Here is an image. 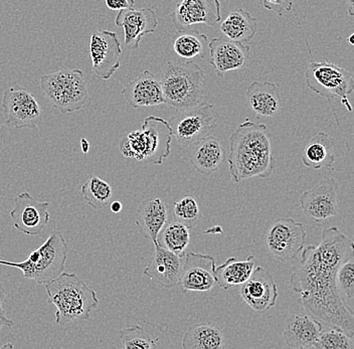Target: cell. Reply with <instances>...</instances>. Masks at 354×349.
Returning a JSON list of instances; mask_svg holds the SVG:
<instances>
[{
  "mask_svg": "<svg viewBox=\"0 0 354 349\" xmlns=\"http://www.w3.org/2000/svg\"><path fill=\"white\" fill-rule=\"evenodd\" d=\"M300 262L290 277L292 291L299 294L306 314L323 328H337L354 337V312L336 287L338 267L354 254L353 242L338 227H327L318 246L302 249Z\"/></svg>",
  "mask_w": 354,
  "mask_h": 349,
  "instance_id": "1",
  "label": "cell"
},
{
  "mask_svg": "<svg viewBox=\"0 0 354 349\" xmlns=\"http://www.w3.org/2000/svg\"><path fill=\"white\" fill-rule=\"evenodd\" d=\"M230 174L236 183L249 178H267L275 169L272 133L265 124L245 120L230 137Z\"/></svg>",
  "mask_w": 354,
  "mask_h": 349,
  "instance_id": "2",
  "label": "cell"
},
{
  "mask_svg": "<svg viewBox=\"0 0 354 349\" xmlns=\"http://www.w3.org/2000/svg\"><path fill=\"white\" fill-rule=\"evenodd\" d=\"M44 286L48 303L57 308L55 321L57 326L87 320L98 306L96 292L76 274L64 271Z\"/></svg>",
  "mask_w": 354,
  "mask_h": 349,
  "instance_id": "3",
  "label": "cell"
},
{
  "mask_svg": "<svg viewBox=\"0 0 354 349\" xmlns=\"http://www.w3.org/2000/svg\"><path fill=\"white\" fill-rule=\"evenodd\" d=\"M172 137L168 121L160 117L148 116L140 130L132 131L122 141L120 150L124 158L161 165L171 154Z\"/></svg>",
  "mask_w": 354,
  "mask_h": 349,
  "instance_id": "4",
  "label": "cell"
},
{
  "mask_svg": "<svg viewBox=\"0 0 354 349\" xmlns=\"http://www.w3.org/2000/svg\"><path fill=\"white\" fill-rule=\"evenodd\" d=\"M159 81L166 103L179 112L192 109L203 100L205 72L194 62H168Z\"/></svg>",
  "mask_w": 354,
  "mask_h": 349,
  "instance_id": "5",
  "label": "cell"
},
{
  "mask_svg": "<svg viewBox=\"0 0 354 349\" xmlns=\"http://www.w3.org/2000/svg\"><path fill=\"white\" fill-rule=\"evenodd\" d=\"M68 254V246L63 234L55 229L39 249L30 253L28 259L21 262L0 260V265L19 269L26 279L46 285L65 271Z\"/></svg>",
  "mask_w": 354,
  "mask_h": 349,
  "instance_id": "6",
  "label": "cell"
},
{
  "mask_svg": "<svg viewBox=\"0 0 354 349\" xmlns=\"http://www.w3.org/2000/svg\"><path fill=\"white\" fill-rule=\"evenodd\" d=\"M41 88L62 114L77 111L88 98L87 79L77 68H63L44 75Z\"/></svg>",
  "mask_w": 354,
  "mask_h": 349,
  "instance_id": "7",
  "label": "cell"
},
{
  "mask_svg": "<svg viewBox=\"0 0 354 349\" xmlns=\"http://www.w3.org/2000/svg\"><path fill=\"white\" fill-rule=\"evenodd\" d=\"M307 87L327 100L340 99L351 111L348 95L353 92V74L329 62H311L305 72Z\"/></svg>",
  "mask_w": 354,
  "mask_h": 349,
  "instance_id": "8",
  "label": "cell"
},
{
  "mask_svg": "<svg viewBox=\"0 0 354 349\" xmlns=\"http://www.w3.org/2000/svg\"><path fill=\"white\" fill-rule=\"evenodd\" d=\"M220 114L216 106L207 102H201L192 109L179 113L169 119L172 135L183 148L192 147L201 139L212 135L218 127Z\"/></svg>",
  "mask_w": 354,
  "mask_h": 349,
  "instance_id": "9",
  "label": "cell"
},
{
  "mask_svg": "<svg viewBox=\"0 0 354 349\" xmlns=\"http://www.w3.org/2000/svg\"><path fill=\"white\" fill-rule=\"evenodd\" d=\"M307 233L302 223L292 218H279L266 233V245L274 258L290 262L297 258L306 244Z\"/></svg>",
  "mask_w": 354,
  "mask_h": 349,
  "instance_id": "10",
  "label": "cell"
},
{
  "mask_svg": "<svg viewBox=\"0 0 354 349\" xmlns=\"http://www.w3.org/2000/svg\"><path fill=\"white\" fill-rule=\"evenodd\" d=\"M6 124L17 129L37 128L43 122L41 106L32 93L19 86L4 91L1 102Z\"/></svg>",
  "mask_w": 354,
  "mask_h": 349,
  "instance_id": "11",
  "label": "cell"
},
{
  "mask_svg": "<svg viewBox=\"0 0 354 349\" xmlns=\"http://www.w3.org/2000/svg\"><path fill=\"white\" fill-rule=\"evenodd\" d=\"M338 189L339 185L334 178L318 181L317 185L303 192L299 198L303 213L314 222H323L337 216Z\"/></svg>",
  "mask_w": 354,
  "mask_h": 349,
  "instance_id": "12",
  "label": "cell"
},
{
  "mask_svg": "<svg viewBox=\"0 0 354 349\" xmlns=\"http://www.w3.org/2000/svg\"><path fill=\"white\" fill-rule=\"evenodd\" d=\"M13 202L15 207L10 211L13 227L30 237L41 234L50 223V203L39 202L28 191L19 194Z\"/></svg>",
  "mask_w": 354,
  "mask_h": 349,
  "instance_id": "13",
  "label": "cell"
},
{
  "mask_svg": "<svg viewBox=\"0 0 354 349\" xmlns=\"http://www.w3.org/2000/svg\"><path fill=\"white\" fill-rule=\"evenodd\" d=\"M216 259L199 253L185 254L178 287L181 292H207L218 285Z\"/></svg>",
  "mask_w": 354,
  "mask_h": 349,
  "instance_id": "14",
  "label": "cell"
},
{
  "mask_svg": "<svg viewBox=\"0 0 354 349\" xmlns=\"http://www.w3.org/2000/svg\"><path fill=\"white\" fill-rule=\"evenodd\" d=\"M122 48L118 37L109 30H99L90 39L93 70L103 79H109L120 68Z\"/></svg>",
  "mask_w": 354,
  "mask_h": 349,
  "instance_id": "15",
  "label": "cell"
},
{
  "mask_svg": "<svg viewBox=\"0 0 354 349\" xmlns=\"http://www.w3.org/2000/svg\"><path fill=\"white\" fill-rule=\"evenodd\" d=\"M171 19L177 32L189 30L194 24L216 26L221 19V3L218 0H181Z\"/></svg>",
  "mask_w": 354,
  "mask_h": 349,
  "instance_id": "16",
  "label": "cell"
},
{
  "mask_svg": "<svg viewBox=\"0 0 354 349\" xmlns=\"http://www.w3.org/2000/svg\"><path fill=\"white\" fill-rule=\"evenodd\" d=\"M241 296L253 310L266 312L275 306L278 289L269 272L263 267H254L249 279L241 287Z\"/></svg>",
  "mask_w": 354,
  "mask_h": 349,
  "instance_id": "17",
  "label": "cell"
},
{
  "mask_svg": "<svg viewBox=\"0 0 354 349\" xmlns=\"http://www.w3.org/2000/svg\"><path fill=\"white\" fill-rule=\"evenodd\" d=\"M185 257H179L158 243H154V252L144 269V276L163 288H172L178 284Z\"/></svg>",
  "mask_w": 354,
  "mask_h": 349,
  "instance_id": "18",
  "label": "cell"
},
{
  "mask_svg": "<svg viewBox=\"0 0 354 349\" xmlns=\"http://www.w3.org/2000/svg\"><path fill=\"white\" fill-rule=\"evenodd\" d=\"M115 23L123 28L125 45L131 50H137L144 35L155 32L158 19L153 8H127L119 12Z\"/></svg>",
  "mask_w": 354,
  "mask_h": 349,
  "instance_id": "19",
  "label": "cell"
},
{
  "mask_svg": "<svg viewBox=\"0 0 354 349\" xmlns=\"http://www.w3.org/2000/svg\"><path fill=\"white\" fill-rule=\"evenodd\" d=\"M209 64L220 76L247 65L251 48L227 37H216L209 43Z\"/></svg>",
  "mask_w": 354,
  "mask_h": 349,
  "instance_id": "20",
  "label": "cell"
},
{
  "mask_svg": "<svg viewBox=\"0 0 354 349\" xmlns=\"http://www.w3.org/2000/svg\"><path fill=\"white\" fill-rule=\"evenodd\" d=\"M122 95L134 109L166 104L160 81L148 70H144L128 84L122 90Z\"/></svg>",
  "mask_w": 354,
  "mask_h": 349,
  "instance_id": "21",
  "label": "cell"
},
{
  "mask_svg": "<svg viewBox=\"0 0 354 349\" xmlns=\"http://www.w3.org/2000/svg\"><path fill=\"white\" fill-rule=\"evenodd\" d=\"M168 211L160 198H148L140 203L135 214V225L143 238L157 243L159 233L167 225Z\"/></svg>",
  "mask_w": 354,
  "mask_h": 349,
  "instance_id": "22",
  "label": "cell"
},
{
  "mask_svg": "<svg viewBox=\"0 0 354 349\" xmlns=\"http://www.w3.org/2000/svg\"><path fill=\"white\" fill-rule=\"evenodd\" d=\"M323 327L308 314H292L287 318L283 337L289 348H311Z\"/></svg>",
  "mask_w": 354,
  "mask_h": 349,
  "instance_id": "23",
  "label": "cell"
},
{
  "mask_svg": "<svg viewBox=\"0 0 354 349\" xmlns=\"http://www.w3.org/2000/svg\"><path fill=\"white\" fill-rule=\"evenodd\" d=\"M189 152L192 167L201 174L218 170L225 159V149L216 137L209 135L192 144Z\"/></svg>",
  "mask_w": 354,
  "mask_h": 349,
  "instance_id": "24",
  "label": "cell"
},
{
  "mask_svg": "<svg viewBox=\"0 0 354 349\" xmlns=\"http://www.w3.org/2000/svg\"><path fill=\"white\" fill-rule=\"evenodd\" d=\"M247 100L259 116L274 117L281 109L280 90L271 82H253L248 87Z\"/></svg>",
  "mask_w": 354,
  "mask_h": 349,
  "instance_id": "25",
  "label": "cell"
},
{
  "mask_svg": "<svg viewBox=\"0 0 354 349\" xmlns=\"http://www.w3.org/2000/svg\"><path fill=\"white\" fill-rule=\"evenodd\" d=\"M302 162L305 167L315 170L331 167L335 162L334 139L325 132L312 137L303 151Z\"/></svg>",
  "mask_w": 354,
  "mask_h": 349,
  "instance_id": "26",
  "label": "cell"
},
{
  "mask_svg": "<svg viewBox=\"0 0 354 349\" xmlns=\"http://www.w3.org/2000/svg\"><path fill=\"white\" fill-rule=\"evenodd\" d=\"M221 32L232 41L250 43L258 32V21L251 13L239 8L230 12L221 23Z\"/></svg>",
  "mask_w": 354,
  "mask_h": 349,
  "instance_id": "27",
  "label": "cell"
},
{
  "mask_svg": "<svg viewBox=\"0 0 354 349\" xmlns=\"http://www.w3.org/2000/svg\"><path fill=\"white\" fill-rule=\"evenodd\" d=\"M256 267V260L253 255L245 260H238L232 257L223 265L216 267V277L218 286L223 290H229L234 286H239L249 279L252 272Z\"/></svg>",
  "mask_w": 354,
  "mask_h": 349,
  "instance_id": "28",
  "label": "cell"
},
{
  "mask_svg": "<svg viewBox=\"0 0 354 349\" xmlns=\"http://www.w3.org/2000/svg\"><path fill=\"white\" fill-rule=\"evenodd\" d=\"M225 346V337L220 328L209 323L188 327L183 339L185 349H221Z\"/></svg>",
  "mask_w": 354,
  "mask_h": 349,
  "instance_id": "29",
  "label": "cell"
},
{
  "mask_svg": "<svg viewBox=\"0 0 354 349\" xmlns=\"http://www.w3.org/2000/svg\"><path fill=\"white\" fill-rule=\"evenodd\" d=\"M209 39L207 35L194 30L178 32L174 41V50L181 59H194L207 57L209 52Z\"/></svg>",
  "mask_w": 354,
  "mask_h": 349,
  "instance_id": "30",
  "label": "cell"
},
{
  "mask_svg": "<svg viewBox=\"0 0 354 349\" xmlns=\"http://www.w3.org/2000/svg\"><path fill=\"white\" fill-rule=\"evenodd\" d=\"M189 229L180 223H171L166 225L159 233L157 243L172 253L185 257L188 244H189Z\"/></svg>",
  "mask_w": 354,
  "mask_h": 349,
  "instance_id": "31",
  "label": "cell"
},
{
  "mask_svg": "<svg viewBox=\"0 0 354 349\" xmlns=\"http://www.w3.org/2000/svg\"><path fill=\"white\" fill-rule=\"evenodd\" d=\"M84 200L94 209H101L112 198L113 189L109 183L93 176L81 189Z\"/></svg>",
  "mask_w": 354,
  "mask_h": 349,
  "instance_id": "32",
  "label": "cell"
},
{
  "mask_svg": "<svg viewBox=\"0 0 354 349\" xmlns=\"http://www.w3.org/2000/svg\"><path fill=\"white\" fill-rule=\"evenodd\" d=\"M123 348L125 349H155L157 339L150 337L149 333L138 324H133L128 328L119 331Z\"/></svg>",
  "mask_w": 354,
  "mask_h": 349,
  "instance_id": "33",
  "label": "cell"
},
{
  "mask_svg": "<svg viewBox=\"0 0 354 349\" xmlns=\"http://www.w3.org/2000/svg\"><path fill=\"white\" fill-rule=\"evenodd\" d=\"M335 282L338 292L342 296L343 301L348 300L349 302H353L354 298V254L347 257L338 267Z\"/></svg>",
  "mask_w": 354,
  "mask_h": 349,
  "instance_id": "34",
  "label": "cell"
},
{
  "mask_svg": "<svg viewBox=\"0 0 354 349\" xmlns=\"http://www.w3.org/2000/svg\"><path fill=\"white\" fill-rule=\"evenodd\" d=\"M316 349H353V337L337 328H323L313 346Z\"/></svg>",
  "mask_w": 354,
  "mask_h": 349,
  "instance_id": "35",
  "label": "cell"
},
{
  "mask_svg": "<svg viewBox=\"0 0 354 349\" xmlns=\"http://www.w3.org/2000/svg\"><path fill=\"white\" fill-rule=\"evenodd\" d=\"M174 222L187 225L188 229H194L201 218V211L196 200L187 196L174 203Z\"/></svg>",
  "mask_w": 354,
  "mask_h": 349,
  "instance_id": "36",
  "label": "cell"
},
{
  "mask_svg": "<svg viewBox=\"0 0 354 349\" xmlns=\"http://www.w3.org/2000/svg\"><path fill=\"white\" fill-rule=\"evenodd\" d=\"M263 6L270 12H274L278 15H283L284 12H292L293 0H261Z\"/></svg>",
  "mask_w": 354,
  "mask_h": 349,
  "instance_id": "37",
  "label": "cell"
},
{
  "mask_svg": "<svg viewBox=\"0 0 354 349\" xmlns=\"http://www.w3.org/2000/svg\"><path fill=\"white\" fill-rule=\"evenodd\" d=\"M4 300H6V288H4L3 284L0 282V330H1L2 327H13L15 326V322L8 318L6 310L2 307Z\"/></svg>",
  "mask_w": 354,
  "mask_h": 349,
  "instance_id": "38",
  "label": "cell"
},
{
  "mask_svg": "<svg viewBox=\"0 0 354 349\" xmlns=\"http://www.w3.org/2000/svg\"><path fill=\"white\" fill-rule=\"evenodd\" d=\"M106 6L113 12L134 8V0H105Z\"/></svg>",
  "mask_w": 354,
  "mask_h": 349,
  "instance_id": "39",
  "label": "cell"
},
{
  "mask_svg": "<svg viewBox=\"0 0 354 349\" xmlns=\"http://www.w3.org/2000/svg\"><path fill=\"white\" fill-rule=\"evenodd\" d=\"M111 211L114 214L120 213L122 211V203L120 202H114L111 205Z\"/></svg>",
  "mask_w": 354,
  "mask_h": 349,
  "instance_id": "40",
  "label": "cell"
},
{
  "mask_svg": "<svg viewBox=\"0 0 354 349\" xmlns=\"http://www.w3.org/2000/svg\"><path fill=\"white\" fill-rule=\"evenodd\" d=\"M347 4V8H348V13L351 17L354 15V0H345Z\"/></svg>",
  "mask_w": 354,
  "mask_h": 349,
  "instance_id": "41",
  "label": "cell"
},
{
  "mask_svg": "<svg viewBox=\"0 0 354 349\" xmlns=\"http://www.w3.org/2000/svg\"><path fill=\"white\" fill-rule=\"evenodd\" d=\"M82 151H83V153H88V148H90V144H88V142L87 140H86L85 138H82Z\"/></svg>",
  "mask_w": 354,
  "mask_h": 349,
  "instance_id": "42",
  "label": "cell"
},
{
  "mask_svg": "<svg viewBox=\"0 0 354 349\" xmlns=\"http://www.w3.org/2000/svg\"><path fill=\"white\" fill-rule=\"evenodd\" d=\"M353 35H351V37H349V43H351V45H353Z\"/></svg>",
  "mask_w": 354,
  "mask_h": 349,
  "instance_id": "43",
  "label": "cell"
}]
</instances>
